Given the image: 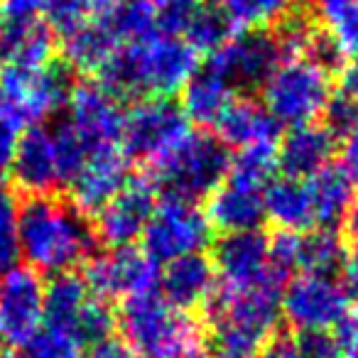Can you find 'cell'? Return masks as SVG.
<instances>
[{
    "instance_id": "obj_15",
    "label": "cell",
    "mask_w": 358,
    "mask_h": 358,
    "mask_svg": "<svg viewBox=\"0 0 358 358\" xmlns=\"http://www.w3.org/2000/svg\"><path fill=\"white\" fill-rule=\"evenodd\" d=\"M211 263L224 289H248L268 280H280L270 265V238L263 231L224 234L216 243Z\"/></svg>"
},
{
    "instance_id": "obj_10",
    "label": "cell",
    "mask_w": 358,
    "mask_h": 358,
    "mask_svg": "<svg viewBox=\"0 0 358 358\" xmlns=\"http://www.w3.org/2000/svg\"><path fill=\"white\" fill-rule=\"evenodd\" d=\"M209 216L199 204L179 199L157 201L143 234V250L155 263H172L185 255L204 253L211 243Z\"/></svg>"
},
{
    "instance_id": "obj_50",
    "label": "cell",
    "mask_w": 358,
    "mask_h": 358,
    "mask_svg": "<svg viewBox=\"0 0 358 358\" xmlns=\"http://www.w3.org/2000/svg\"><path fill=\"white\" fill-rule=\"evenodd\" d=\"M140 3H150V6H155V3H157V0H140Z\"/></svg>"
},
{
    "instance_id": "obj_44",
    "label": "cell",
    "mask_w": 358,
    "mask_h": 358,
    "mask_svg": "<svg viewBox=\"0 0 358 358\" xmlns=\"http://www.w3.org/2000/svg\"><path fill=\"white\" fill-rule=\"evenodd\" d=\"M255 358H299L297 338L294 336H273Z\"/></svg>"
},
{
    "instance_id": "obj_40",
    "label": "cell",
    "mask_w": 358,
    "mask_h": 358,
    "mask_svg": "<svg viewBox=\"0 0 358 358\" xmlns=\"http://www.w3.org/2000/svg\"><path fill=\"white\" fill-rule=\"evenodd\" d=\"M22 128L6 115H0V174H8L13 167V159L17 152V143H20Z\"/></svg>"
},
{
    "instance_id": "obj_18",
    "label": "cell",
    "mask_w": 358,
    "mask_h": 358,
    "mask_svg": "<svg viewBox=\"0 0 358 358\" xmlns=\"http://www.w3.org/2000/svg\"><path fill=\"white\" fill-rule=\"evenodd\" d=\"M265 189L268 187L226 174V179L209 196V204L204 209L211 229H219L224 234L260 231L265 221Z\"/></svg>"
},
{
    "instance_id": "obj_25",
    "label": "cell",
    "mask_w": 358,
    "mask_h": 358,
    "mask_svg": "<svg viewBox=\"0 0 358 358\" xmlns=\"http://www.w3.org/2000/svg\"><path fill=\"white\" fill-rule=\"evenodd\" d=\"M307 187L312 194L317 229L334 231V226L341 224L351 206L353 194H356V179L341 164H329L327 169L307 179Z\"/></svg>"
},
{
    "instance_id": "obj_31",
    "label": "cell",
    "mask_w": 358,
    "mask_h": 358,
    "mask_svg": "<svg viewBox=\"0 0 358 358\" xmlns=\"http://www.w3.org/2000/svg\"><path fill=\"white\" fill-rule=\"evenodd\" d=\"M236 32L268 30L292 13L294 0H211Z\"/></svg>"
},
{
    "instance_id": "obj_1",
    "label": "cell",
    "mask_w": 358,
    "mask_h": 358,
    "mask_svg": "<svg viewBox=\"0 0 358 358\" xmlns=\"http://www.w3.org/2000/svg\"><path fill=\"white\" fill-rule=\"evenodd\" d=\"M199 69V55L185 37L155 32L120 45L99 69V84L115 99H169Z\"/></svg>"
},
{
    "instance_id": "obj_26",
    "label": "cell",
    "mask_w": 358,
    "mask_h": 358,
    "mask_svg": "<svg viewBox=\"0 0 358 358\" xmlns=\"http://www.w3.org/2000/svg\"><path fill=\"white\" fill-rule=\"evenodd\" d=\"M91 297H94V292L89 289L86 280L79 278L76 273L55 275L50 285H45V319H42V327L71 334L76 338V324H79L81 312H84Z\"/></svg>"
},
{
    "instance_id": "obj_43",
    "label": "cell",
    "mask_w": 358,
    "mask_h": 358,
    "mask_svg": "<svg viewBox=\"0 0 358 358\" xmlns=\"http://www.w3.org/2000/svg\"><path fill=\"white\" fill-rule=\"evenodd\" d=\"M341 231V241L346 245V250H351L353 258H358V192L353 194L351 206H348L346 216H343Z\"/></svg>"
},
{
    "instance_id": "obj_7",
    "label": "cell",
    "mask_w": 358,
    "mask_h": 358,
    "mask_svg": "<svg viewBox=\"0 0 358 358\" xmlns=\"http://www.w3.org/2000/svg\"><path fill=\"white\" fill-rule=\"evenodd\" d=\"M74 79L66 64H50L25 69V66H0V115L17 123L22 130L45 125L69 103Z\"/></svg>"
},
{
    "instance_id": "obj_34",
    "label": "cell",
    "mask_w": 358,
    "mask_h": 358,
    "mask_svg": "<svg viewBox=\"0 0 358 358\" xmlns=\"http://www.w3.org/2000/svg\"><path fill=\"white\" fill-rule=\"evenodd\" d=\"M91 20H94V10L89 0H47L42 13V22L47 25V30L62 40L74 35Z\"/></svg>"
},
{
    "instance_id": "obj_41",
    "label": "cell",
    "mask_w": 358,
    "mask_h": 358,
    "mask_svg": "<svg viewBox=\"0 0 358 358\" xmlns=\"http://www.w3.org/2000/svg\"><path fill=\"white\" fill-rule=\"evenodd\" d=\"M334 338H336L338 356L358 358V309H351L343 317V322L334 329Z\"/></svg>"
},
{
    "instance_id": "obj_28",
    "label": "cell",
    "mask_w": 358,
    "mask_h": 358,
    "mask_svg": "<svg viewBox=\"0 0 358 358\" xmlns=\"http://www.w3.org/2000/svg\"><path fill=\"white\" fill-rule=\"evenodd\" d=\"M118 47H120V42L115 40L113 30H110L101 17H94V20L86 22L81 30H76L74 35H69L64 40L66 69L99 74V69L108 62V57L113 55Z\"/></svg>"
},
{
    "instance_id": "obj_6",
    "label": "cell",
    "mask_w": 358,
    "mask_h": 358,
    "mask_svg": "<svg viewBox=\"0 0 358 358\" xmlns=\"http://www.w3.org/2000/svg\"><path fill=\"white\" fill-rule=\"evenodd\" d=\"M120 341L138 358H185L194 351L196 329L159 292L125 299L118 317Z\"/></svg>"
},
{
    "instance_id": "obj_20",
    "label": "cell",
    "mask_w": 358,
    "mask_h": 358,
    "mask_svg": "<svg viewBox=\"0 0 358 358\" xmlns=\"http://www.w3.org/2000/svg\"><path fill=\"white\" fill-rule=\"evenodd\" d=\"M216 285H219L216 268L204 253L172 260L159 273V289H162L159 294L179 312L206 309V304L216 294Z\"/></svg>"
},
{
    "instance_id": "obj_12",
    "label": "cell",
    "mask_w": 358,
    "mask_h": 358,
    "mask_svg": "<svg viewBox=\"0 0 358 358\" xmlns=\"http://www.w3.org/2000/svg\"><path fill=\"white\" fill-rule=\"evenodd\" d=\"M280 62L282 55L275 32L268 30L234 32L214 55H209V66L236 94L260 89Z\"/></svg>"
},
{
    "instance_id": "obj_23",
    "label": "cell",
    "mask_w": 358,
    "mask_h": 358,
    "mask_svg": "<svg viewBox=\"0 0 358 358\" xmlns=\"http://www.w3.org/2000/svg\"><path fill=\"white\" fill-rule=\"evenodd\" d=\"M265 219L285 234H307L317 229L307 179H273L265 189Z\"/></svg>"
},
{
    "instance_id": "obj_17",
    "label": "cell",
    "mask_w": 358,
    "mask_h": 358,
    "mask_svg": "<svg viewBox=\"0 0 358 358\" xmlns=\"http://www.w3.org/2000/svg\"><path fill=\"white\" fill-rule=\"evenodd\" d=\"M10 174L15 179V185L32 196L52 194L57 187H62L59 159H57L52 128L32 125V128L22 130Z\"/></svg>"
},
{
    "instance_id": "obj_22",
    "label": "cell",
    "mask_w": 358,
    "mask_h": 358,
    "mask_svg": "<svg viewBox=\"0 0 358 358\" xmlns=\"http://www.w3.org/2000/svg\"><path fill=\"white\" fill-rule=\"evenodd\" d=\"M219 135L216 138L229 150L243 152V150H275L280 143V125L265 106L248 96L234 99L221 120L216 123Z\"/></svg>"
},
{
    "instance_id": "obj_8",
    "label": "cell",
    "mask_w": 358,
    "mask_h": 358,
    "mask_svg": "<svg viewBox=\"0 0 358 358\" xmlns=\"http://www.w3.org/2000/svg\"><path fill=\"white\" fill-rule=\"evenodd\" d=\"M351 292L336 275L299 273L282 287L280 314L299 334L331 331L351 312Z\"/></svg>"
},
{
    "instance_id": "obj_3",
    "label": "cell",
    "mask_w": 358,
    "mask_h": 358,
    "mask_svg": "<svg viewBox=\"0 0 358 358\" xmlns=\"http://www.w3.org/2000/svg\"><path fill=\"white\" fill-rule=\"evenodd\" d=\"M285 282L268 280L248 289H221L206 304L211 358H255L275 336Z\"/></svg>"
},
{
    "instance_id": "obj_42",
    "label": "cell",
    "mask_w": 358,
    "mask_h": 358,
    "mask_svg": "<svg viewBox=\"0 0 358 358\" xmlns=\"http://www.w3.org/2000/svg\"><path fill=\"white\" fill-rule=\"evenodd\" d=\"M334 91L358 101V57L356 59H343V64H338V76L334 81Z\"/></svg>"
},
{
    "instance_id": "obj_5",
    "label": "cell",
    "mask_w": 358,
    "mask_h": 358,
    "mask_svg": "<svg viewBox=\"0 0 358 358\" xmlns=\"http://www.w3.org/2000/svg\"><path fill=\"white\" fill-rule=\"evenodd\" d=\"M260 103L280 128L317 123L334 94L331 69L312 55L282 59L260 86Z\"/></svg>"
},
{
    "instance_id": "obj_49",
    "label": "cell",
    "mask_w": 358,
    "mask_h": 358,
    "mask_svg": "<svg viewBox=\"0 0 358 358\" xmlns=\"http://www.w3.org/2000/svg\"><path fill=\"white\" fill-rule=\"evenodd\" d=\"M3 341H6V336H3V329H0V346H3Z\"/></svg>"
},
{
    "instance_id": "obj_4",
    "label": "cell",
    "mask_w": 358,
    "mask_h": 358,
    "mask_svg": "<svg viewBox=\"0 0 358 358\" xmlns=\"http://www.w3.org/2000/svg\"><path fill=\"white\" fill-rule=\"evenodd\" d=\"M229 167L231 150L216 135L192 130L172 152L150 164L148 182L164 199L199 204L219 189Z\"/></svg>"
},
{
    "instance_id": "obj_21",
    "label": "cell",
    "mask_w": 358,
    "mask_h": 358,
    "mask_svg": "<svg viewBox=\"0 0 358 358\" xmlns=\"http://www.w3.org/2000/svg\"><path fill=\"white\" fill-rule=\"evenodd\" d=\"M336 133L324 123H307L297 128H287V133L278 143V167L285 177L309 179L327 169L336 152Z\"/></svg>"
},
{
    "instance_id": "obj_36",
    "label": "cell",
    "mask_w": 358,
    "mask_h": 358,
    "mask_svg": "<svg viewBox=\"0 0 358 358\" xmlns=\"http://www.w3.org/2000/svg\"><path fill=\"white\" fill-rule=\"evenodd\" d=\"M52 138H55L57 159H59L62 187H69L76 174H79V169L84 167L89 150H86V145L81 143V138L74 133V128L66 120L52 125Z\"/></svg>"
},
{
    "instance_id": "obj_33",
    "label": "cell",
    "mask_w": 358,
    "mask_h": 358,
    "mask_svg": "<svg viewBox=\"0 0 358 358\" xmlns=\"http://www.w3.org/2000/svg\"><path fill=\"white\" fill-rule=\"evenodd\" d=\"M234 32L236 30L231 27V22L226 20L224 13H221L211 0H206L204 8L199 10V15L187 27L185 40L196 55H214Z\"/></svg>"
},
{
    "instance_id": "obj_27",
    "label": "cell",
    "mask_w": 358,
    "mask_h": 358,
    "mask_svg": "<svg viewBox=\"0 0 358 358\" xmlns=\"http://www.w3.org/2000/svg\"><path fill=\"white\" fill-rule=\"evenodd\" d=\"M55 35L45 22L25 25H0V62L8 66L37 69L52 62Z\"/></svg>"
},
{
    "instance_id": "obj_16",
    "label": "cell",
    "mask_w": 358,
    "mask_h": 358,
    "mask_svg": "<svg viewBox=\"0 0 358 358\" xmlns=\"http://www.w3.org/2000/svg\"><path fill=\"white\" fill-rule=\"evenodd\" d=\"M45 285L30 268H15L0 278V329L6 341L22 346L42 329Z\"/></svg>"
},
{
    "instance_id": "obj_39",
    "label": "cell",
    "mask_w": 358,
    "mask_h": 358,
    "mask_svg": "<svg viewBox=\"0 0 358 358\" xmlns=\"http://www.w3.org/2000/svg\"><path fill=\"white\" fill-rule=\"evenodd\" d=\"M297 351H299V358H341L338 356L336 338H334L331 331L299 334Z\"/></svg>"
},
{
    "instance_id": "obj_14",
    "label": "cell",
    "mask_w": 358,
    "mask_h": 358,
    "mask_svg": "<svg viewBox=\"0 0 358 358\" xmlns=\"http://www.w3.org/2000/svg\"><path fill=\"white\" fill-rule=\"evenodd\" d=\"M155 206H157V192L148 179H130L103 209L96 211V241L108 248L135 245V241L143 238Z\"/></svg>"
},
{
    "instance_id": "obj_38",
    "label": "cell",
    "mask_w": 358,
    "mask_h": 358,
    "mask_svg": "<svg viewBox=\"0 0 358 358\" xmlns=\"http://www.w3.org/2000/svg\"><path fill=\"white\" fill-rule=\"evenodd\" d=\"M47 0H0V25L40 22Z\"/></svg>"
},
{
    "instance_id": "obj_48",
    "label": "cell",
    "mask_w": 358,
    "mask_h": 358,
    "mask_svg": "<svg viewBox=\"0 0 358 358\" xmlns=\"http://www.w3.org/2000/svg\"><path fill=\"white\" fill-rule=\"evenodd\" d=\"M185 358H209V356H204V353H199V351H196V348H194V351H192V353H187Z\"/></svg>"
},
{
    "instance_id": "obj_32",
    "label": "cell",
    "mask_w": 358,
    "mask_h": 358,
    "mask_svg": "<svg viewBox=\"0 0 358 358\" xmlns=\"http://www.w3.org/2000/svg\"><path fill=\"white\" fill-rule=\"evenodd\" d=\"M20 211L22 204L15 192L0 185V278L20 268Z\"/></svg>"
},
{
    "instance_id": "obj_13",
    "label": "cell",
    "mask_w": 358,
    "mask_h": 358,
    "mask_svg": "<svg viewBox=\"0 0 358 358\" xmlns=\"http://www.w3.org/2000/svg\"><path fill=\"white\" fill-rule=\"evenodd\" d=\"M123 118L125 110L120 106V99H115L99 81H86L79 86L74 84L66 103V123L81 138L89 155L120 150Z\"/></svg>"
},
{
    "instance_id": "obj_24",
    "label": "cell",
    "mask_w": 358,
    "mask_h": 358,
    "mask_svg": "<svg viewBox=\"0 0 358 358\" xmlns=\"http://www.w3.org/2000/svg\"><path fill=\"white\" fill-rule=\"evenodd\" d=\"M179 94H182L179 106L185 110L187 120L201 128H216L221 115L236 99V91L209 64L199 66Z\"/></svg>"
},
{
    "instance_id": "obj_2",
    "label": "cell",
    "mask_w": 358,
    "mask_h": 358,
    "mask_svg": "<svg viewBox=\"0 0 358 358\" xmlns=\"http://www.w3.org/2000/svg\"><path fill=\"white\" fill-rule=\"evenodd\" d=\"M96 243L94 224L71 201L42 194L22 204L20 250L32 273L52 278L74 273L91 260Z\"/></svg>"
},
{
    "instance_id": "obj_30",
    "label": "cell",
    "mask_w": 358,
    "mask_h": 358,
    "mask_svg": "<svg viewBox=\"0 0 358 358\" xmlns=\"http://www.w3.org/2000/svg\"><path fill=\"white\" fill-rule=\"evenodd\" d=\"M317 22L341 59H356L358 0H317Z\"/></svg>"
},
{
    "instance_id": "obj_9",
    "label": "cell",
    "mask_w": 358,
    "mask_h": 358,
    "mask_svg": "<svg viewBox=\"0 0 358 358\" xmlns=\"http://www.w3.org/2000/svg\"><path fill=\"white\" fill-rule=\"evenodd\" d=\"M192 133L189 120L172 99H138L123 118L120 150L125 157L157 162Z\"/></svg>"
},
{
    "instance_id": "obj_35",
    "label": "cell",
    "mask_w": 358,
    "mask_h": 358,
    "mask_svg": "<svg viewBox=\"0 0 358 358\" xmlns=\"http://www.w3.org/2000/svg\"><path fill=\"white\" fill-rule=\"evenodd\" d=\"M84 346L71 334L42 327L27 343L17 346L13 358H81Z\"/></svg>"
},
{
    "instance_id": "obj_47",
    "label": "cell",
    "mask_w": 358,
    "mask_h": 358,
    "mask_svg": "<svg viewBox=\"0 0 358 358\" xmlns=\"http://www.w3.org/2000/svg\"><path fill=\"white\" fill-rule=\"evenodd\" d=\"M89 3H91V10H94V17H101V15H106V13L113 10L120 0H89Z\"/></svg>"
},
{
    "instance_id": "obj_46",
    "label": "cell",
    "mask_w": 358,
    "mask_h": 358,
    "mask_svg": "<svg viewBox=\"0 0 358 358\" xmlns=\"http://www.w3.org/2000/svg\"><path fill=\"white\" fill-rule=\"evenodd\" d=\"M86 358H138V356L120 338H108V341H101L96 346H91Z\"/></svg>"
},
{
    "instance_id": "obj_45",
    "label": "cell",
    "mask_w": 358,
    "mask_h": 358,
    "mask_svg": "<svg viewBox=\"0 0 358 358\" xmlns=\"http://www.w3.org/2000/svg\"><path fill=\"white\" fill-rule=\"evenodd\" d=\"M341 167L358 182V123L343 135L341 143Z\"/></svg>"
},
{
    "instance_id": "obj_37",
    "label": "cell",
    "mask_w": 358,
    "mask_h": 358,
    "mask_svg": "<svg viewBox=\"0 0 358 358\" xmlns=\"http://www.w3.org/2000/svg\"><path fill=\"white\" fill-rule=\"evenodd\" d=\"M206 0H157L152 6L155 27L162 35L185 37L187 27L192 25Z\"/></svg>"
},
{
    "instance_id": "obj_19",
    "label": "cell",
    "mask_w": 358,
    "mask_h": 358,
    "mask_svg": "<svg viewBox=\"0 0 358 358\" xmlns=\"http://www.w3.org/2000/svg\"><path fill=\"white\" fill-rule=\"evenodd\" d=\"M130 182V162L123 150L91 152L84 167L69 185L71 204L84 214H96L103 209L120 189Z\"/></svg>"
},
{
    "instance_id": "obj_11",
    "label": "cell",
    "mask_w": 358,
    "mask_h": 358,
    "mask_svg": "<svg viewBox=\"0 0 358 358\" xmlns=\"http://www.w3.org/2000/svg\"><path fill=\"white\" fill-rule=\"evenodd\" d=\"M84 280L89 289L101 299H133L155 292L159 285V265L143 248L125 245L108 248L101 255H91Z\"/></svg>"
},
{
    "instance_id": "obj_29",
    "label": "cell",
    "mask_w": 358,
    "mask_h": 358,
    "mask_svg": "<svg viewBox=\"0 0 358 358\" xmlns=\"http://www.w3.org/2000/svg\"><path fill=\"white\" fill-rule=\"evenodd\" d=\"M294 265L299 273L336 275L346 268V245L331 229H314L294 238Z\"/></svg>"
}]
</instances>
